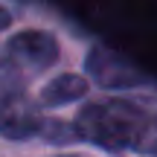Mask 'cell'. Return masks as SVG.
I'll return each instance as SVG.
<instances>
[{
  "instance_id": "obj_6",
  "label": "cell",
  "mask_w": 157,
  "mask_h": 157,
  "mask_svg": "<svg viewBox=\"0 0 157 157\" xmlns=\"http://www.w3.org/2000/svg\"><path fill=\"white\" fill-rule=\"evenodd\" d=\"M137 148L146 151V154H151V157H157V119H148V125L143 128V134H140Z\"/></svg>"
},
{
  "instance_id": "obj_2",
  "label": "cell",
  "mask_w": 157,
  "mask_h": 157,
  "mask_svg": "<svg viewBox=\"0 0 157 157\" xmlns=\"http://www.w3.org/2000/svg\"><path fill=\"white\" fill-rule=\"evenodd\" d=\"M87 73L108 87H131L146 78L140 70H134V64H128L122 56L105 50V47H93L87 52Z\"/></svg>"
},
{
  "instance_id": "obj_5",
  "label": "cell",
  "mask_w": 157,
  "mask_h": 157,
  "mask_svg": "<svg viewBox=\"0 0 157 157\" xmlns=\"http://www.w3.org/2000/svg\"><path fill=\"white\" fill-rule=\"evenodd\" d=\"M87 93V78L76 76V73H64L58 78H52L44 90H41V102L44 105H67V102H76Z\"/></svg>"
},
{
  "instance_id": "obj_4",
  "label": "cell",
  "mask_w": 157,
  "mask_h": 157,
  "mask_svg": "<svg viewBox=\"0 0 157 157\" xmlns=\"http://www.w3.org/2000/svg\"><path fill=\"white\" fill-rule=\"evenodd\" d=\"M41 128V119L38 113L32 111L26 99L21 96H12L6 102V108L0 111V134L3 137H12V140H23V137L35 134Z\"/></svg>"
},
{
  "instance_id": "obj_3",
  "label": "cell",
  "mask_w": 157,
  "mask_h": 157,
  "mask_svg": "<svg viewBox=\"0 0 157 157\" xmlns=\"http://www.w3.org/2000/svg\"><path fill=\"white\" fill-rule=\"evenodd\" d=\"M9 56L29 67H50L58 58V38L44 29H26L9 41Z\"/></svg>"
},
{
  "instance_id": "obj_7",
  "label": "cell",
  "mask_w": 157,
  "mask_h": 157,
  "mask_svg": "<svg viewBox=\"0 0 157 157\" xmlns=\"http://www.w3.org/2000/svg\"><path fill=\"white\" fill-rule=\"evenodd\" d=\"M9 23H12V15H9L6 9H0V32H3V29L9 26Z\"/></svg>"
},
{
  "instance_id": "obj_1",
  "label": "cell",
  "mask_w": 157,
  "mask_h": 157,
  "mask_svg": "<svg viewBox=\"0 0 157 157\" xmlns=\"http://www.w3.org/2000/svg\"><path fill=\"white\" fill-rule=\"evenodd\" d=\"M146 125L148 117L140 105L125 99H105V102H90L78 111L76 134L93 146L122 151V148H137Z\"/></svg>"
},
{
  "instance_id": "obj_8",
  "label": "cell",
  "mask_w": 157,
  "mask_h": 157,
  "mask_svg": "<svg viewBox=\"0 0 157 157\" xmlns=\"http://www.w3.org/2000/svg\"><path fill=\"white\" fill-rule=\"evenodd\" d=\"M58 157H73V154H58Z\"/></svg>"
}]
</instances>
